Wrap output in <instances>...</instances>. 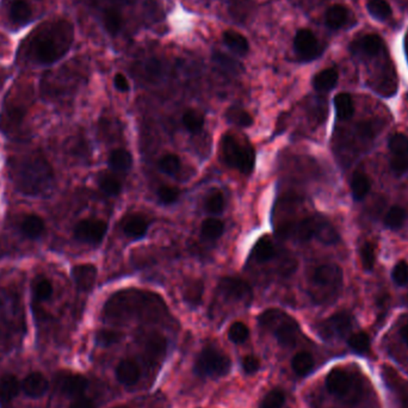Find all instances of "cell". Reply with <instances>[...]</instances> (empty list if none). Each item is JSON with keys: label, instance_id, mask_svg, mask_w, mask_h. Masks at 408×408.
I'll list each match as a JSON object with an SVG mask.
<instances>
[{"label": "cell", "instance_id": "obj_42", "mask_svg": "<svg viewBox=\"0 0 408 408\" xmlns=\"http://www.w3.org/2000/svg\"><path fill=\"white\" fill-rule=\"evenodd\" d=\"M405 220H406L405 209L396 205L388 210L384 217V223L391 230H399L400 227L404 226Z\"/></svg>", "mask_w": 408, "mask_h": 408}, {"label": "cell", "instance_id": "obj_22", "mask_svg": "<svg viewBox=\"0 0 408 408\" xmlns=\"http://www.w3.org/2000/svg\"><path fill=\"white\" fill-rule=\"evenodd\" d=\"M382 47V39L376 34L364 35L351 44V49L353 52L362 54V55H367V57L376 55V54L381 52Z\"/></svg>", "mask_w": 408, "mask_h": 408}, {"label": "cell", "instance_id": "obj_47", "mask_svg": "<svg viewBox=\"0 0 408 408\" xmlns=\"http://www.w3.org/2000/svg\"><path fill=\"white\" fill-rule=\"evenodd\" d=\"M121 339L122 335L118 331H100L96 335L97 343L103 346H110L113 344L118 343Z\"/></svg>", "mask_w": 408, "mask_h": 408}, {"label": "cell", "instance_id": "obj_6", "mask_svg": "<svg viewBox=\"0 0 408 408\" xmlns=\"http://www.w3.org/2000/svg\"><path fill=\"white\" fill-rule=\"evenodd\" d=\"M283 233L295 237L300 241L317 239L326 245L338 243L339 234L335 226L322 216H309L293 226L283 228Z\"/></svg>", "mask_w": 408, "mask_h": 408}, {"label": "cell", "instance_id": "obj_53", "mask_svg": "<svg viewBox=\"0 0 408 408\" xmlns=\"http://www.w3.org/2000/svg\"><path fill=\"white\" fill-rule=\"evenodd\" d=\"M243 371L248 375L256 373L261 368V362L254 356H246L243 360Z\"/></svg>", "mask_w": 408, "mask_h": 408}, {"label": "cell", "instance_id": "obj_10", "mask_svg": "<svg viewBox=\"0 0 408 408\" xmlns=\"http://www.w3.org/2000/svg\"><path fill=\"white\" fill-rule=\"evenodd\" d=\"M219 293L226 300L250 304L253 299L252 288L248 282L238 277H223L217 288Z\"/></svg>", "mask_w": 408, "mask_h": 408}, {"label": "cell", "instance_id": "obj_9", "mask_svg": "<svg viewBox=\"0 0 408 408\" xmlns=\"http://www.w3.org/2000/svg\"><path fill=\"white\" fill-rule=\"evenodd\" d=\"M1 9L6 26L11 30L23 29L35 18V9L31 0H3Z\"/></svg>", "mask_w": 408, "mask_h": 408}, {"label": "cell", "instance_id": "obj_34", "mask_svg": "<svg viewBox=\"0 0 408 408\" xmlns=\"http://www.w3.org/2000/svg\"><path fill=\"white\" fill-rule=\"evenodd\" d=\"M225 230V223L214 219V217H209L207 220H204L202 226H201V234L205 240H216L223 234Z\"/></svg>", "mask_w": 408, "mask_h": 408}, {"label": "cell", "instance_id": "obj_50", "mask_svg": "<svg viewBox=\"0 0 408 408\" xmlns=\"http://www.w3.org/2000/svg\"><path fill=\"white\" fill-rule=\"evenodd\" d=\"M145 73H146L148 78H160L161 75H163V64L156 57L148 59L146 64H145Z\"/></svg>", "mask_w": 408, "mask_h": 408}, {"label": "cell", "instance_id": "obj_44", "mask_svg": "<svg viewBox=\"0 0 408 408\" xmlns=\"http://www.w3.org/2000/svg\"><path fill=\"white\" fill-rule=\"evenodd\" d=\"M349 346L353 351L358 353H367L370 350V338L369 335L365 332H357L350 335L348 339Z\"/></svg>", "mask_w": 408, "mask_h": 408}, {"label": "cell", "instance_id": "obj_43", "mask_svg": "<svg viewBox=\"0 0 408 408\" xmlns=\"http://www.w3.org/2000/svg\"><path fill=\"white\" fill-rule=\"evenodd\" d=\"M286 404V394L282 389L276 388L270 391L261 400L259 408H282Z\"/></svg>", "mask_w": 408, "mask_h": 408}, {"label": "cell", "instance_id": "obj_59", "mask_svg": "<svg viewBox=\"0 0 408 408\" xmlns=\"http://www.w3.org/2000/svg\"><path fill=\"white\" fill-rule=\"evenodd\" d=\"M113 408H129V407H128V406H124V405H121V406H118V407H113Z\"/></svg>", "mask_w": 408, "mask_h": 408}, {"label": "cell", "instance_id": "obj_56", "mask_svg": "<svg viewBox=\"0 0 408 408\" xmlns=\"http://www.w3.org/2000/svg\"><path fill=\"white\" fill-rule=\"evenodd\" d=\"M400 335H401V338H402L405 343L408 345V322L401 327V330H400Z\"/></svg>", "mask_w": 408, "mask_h": 408}, {"label": "cell", "instance_id": "obj_15", "mask_svg": "<svg viewBox=\"0 0 408 408\" xmlns=\"http://www.w3.org/2000/svg\"><path fill=\"white\" fill-rule=\"evenodd\" d=\"M294 48L297 55L304 61H310L320 55V46L317 37L308 29H301L296 33Z\"/></svg>", "mask_w": 408, "mask_h": 408}, {"label": "cell", "instance_id": "obj_39", "mask_svg": "<svg viewBox=\"0 0 408 408\" xmlns=\"http://www.w3.org/2000/svg\"><path fill=\"white\" fill-rule=\"evenodd\" d=\"M367 8L370 15L378 21H386L391 16V5L386 0H369Z\"/></svg>", "mask_w": 408, "mask_h": 408}, {"label": "cell", "instance_id": "obj_2", "mask_svg": "<svg viewBox=\"0 0 408 408\" xmlns=\"http://www.w3.org/2000/svg\"><path fill=\"white\" fill-rule=\"evenodd\" d=\"M167 307L160 296L151 291H118L105 302L103 319L113 324L131 320L158 322L165 317Z\"/></svg>", "mask_w": 408, "mask_h": 408}, {"label": "cell", "instance_id": "obj_14", "mask_svg": "<svg viewBox=\"0 0 408 408\" xmlns=\"http://www.w3.org/2000/svg\"><path fill=\"white\" fill-rule=\"evenodd\" d=\"M57 389L62 394L71 396V398H79L85 396L89 381L83 375L72 373H61L57 378Z\"/></svg>", "mask_w": 408, "mask_h": 408}, {"label": "cell", "instance_id": "obj_3", "mask_svg": "<svg viewBox=\"0 0 408 408\" xmlns=\"http://www.w3.org/2000/svg\"><path fill=\"white\" fill-rule=\"evenodd\" d=\"M9 176L17 192L26 196L44 195L54 183L52 166L37 152L11 158Z\"/></svg>", "mask_w": 408, "mask_h": 408}, {"label": "cell", "instance_id": "obj_13", "mask_svg": "<svg viewBox=\"0 0 408 408\" xmlns=\"http://www.w3.org/2000/svg\"><path fill=\"white\" fill-rule=\"evenodd\" d=\"M391 169L396 176H404L408 171V138L402 133H396L389 139Z\"/></svg>", "mask_w": 408, "mask_h": 408}, {"label": "cell", "instance_id": "obj_48", "mask_svg": "<svg viewBox=\"0 0 408 408\" xmlns=\"http://www.w3.org/2000/svg\"><path fill=\"white\" fill-rule=\"evenodd\" d=\"M158 197L161 203L172 204L179 198V190L177 187L163 185L158 190Z\"/></svg>", "mask_w": 408, "mask_h": 408}, {"label": "cell", "instance_id": "obj_52", "mask_svg": "<svg viewBox=\"0 0 408 408\" xmlns=\"http://www.w3.org/2000/svg\"><path fill=\"white\" fill-rule=\"evenodd\" d=\"M202 283L201 282H194L192 283V286H189L187 288V290H185V300L187 302H190V304H198L201 301V297H202Z\"/></svg>", "mask_w": 408, "mask_h": 408}, {"label": "cell", "instance_id": "obj_40", "mask_svg": "<svg viewBox=\"0 0 408 408\" xmlns=\"http://www.w3.org/2000/svg\"><path fill=\"white\" fill-rule=\"evenodd\" d=\"M225 205H226L225 196L220 190H213L207 196L205 202H204V208L210 214L222 213Z\"/></svg>", "mask_w": 408, "mask_h": 408}, {"label": "cell", "instance_id": "obj_27", "mask_svg": "<svg viewBox=\"0 0 408 408\" xmlns=\"http://www.w3.org/2000/svg\"><path fill=\"white\" fill-rule=\"evenodd\" d=\"M223 42L232 52H234L238 55H245L250 50L248 39L238 31H225L223 33Z\"/></svg>", "mask_w": 408, "mask_h": 408}, {"label": "cell", "instance_id": "obj_5", "mask_svg": "<svg viewBox=\"0 0 408 408\" xmlns=\"http://www.w3.org/2000/svg\"><path fill=\"white\" fill-rule=\"evenodd\" d=\"M221 154L225 164L240 174L248 176L254 169L256 154L252 146L239 135L230 133L222 138Z\"/></svg>", "mask_w": 408, "mask_h": 408}, {"label": "cell", "instance_id": "obj_23", "mask_svg": "<svg viewBox=\"0 0 408 408\" xmlns=\"http://www.w3.org/2000/svg\"><path fill=\"white\" fill-rule=\"evenodd\" d=\"M278 248L270 237H264L252 248V258L257 263H269L277 257Z\"/></svg>", "mask_w": 408, "mask_h": 408}, {"label": "cell", "instance_id": "obj_17", "mask_svg": "<svg viewBox=\"0 0 408 408\" xmlns=\"http://www.w3.org/2000/svg\"><path fill=\"white\" fill-rule=\"evenodd\" d=\"M26 115V109L17 103H8L5 105L3 113L0 115V129L11 134L22 124L23 118Z\"/></svg>", "mask_w": 408, "mask_h": 408}, {"label": "cell", "instance_id": "obj_45", "mask_svg": "<svg viewBox=\"0 0 408 408\" xmlns=\"http://www.w3.org/2000/svg\"><path fill=\"white\" fill-rule=\"evenodd\" d=\"M180 167H182V163L177 154H166L159 160V169L169 176L178 174Z\"/></svg>", "mask_w": 408, "mask_h": 408}, {"label": "cell", "instance_id": "obj_19", "mask_svg": "<svg viewBox=\"0 0 408 408\" xmlns=\"http://www.w3.org/2000/svg\"><path fill=\"white\" fill-rule=\"evenodd\" d=\"M72 277L79 290L90 291L96 284V266L92 264L75 265L72 269Z\"/></svg>", "mask_w": 408, "mask_h": 408}, {"label": "cell", "instance_id": "obj_25", "mask_svg": "<svg viewBox=\"0 0 408 408\" xmlns=\"http://www.w3.org/2000/svg\"><path fill=\"white\" fill-rule=\"evenodd\" d=\"M21 391V383L13 375H4L0 378V405L6 406L12 401Z\"/></svg>", "mask_w": 408, "mask_h": 408}, {"label": "cell", "instance_id": "obj_1", "mask_svg": "<svg viewBox=\"0 0 408 408\" xmlns=\"http://www.w3.org/2000/svg\"><path fill=\"white\" fill-rule=\"evenodd\" d=\"M73 42V24L65 18H55L31 31L19 46L18 55L31 65H54L70 52Z\"/></svg>", "mask_w": 408, "mask_h": 408}, {"label": "cell", "instance_id": "obj_29", "mask_svg": "<svg viewBox=\"0 0 408 408\" xmlns=\"http://www.w3.org/2000/svg\"><path fill=\"white\" fill-rule=\"evenodd\" d=\"M349 11L343 5H333L326 11V24L331 29H339L348 22Z\"/></svg>", "mask_w": 408, "mask_h": 408}, {"label": "cell", "instance_id": "obj_12", "mask_svg": "<svg viewBox=\"0 0 408 408\" xmlns=\"http://www.w3.org/2000/svg\"><path fill=\"white\" fill-rule=\"evenodd\" d=\"M108 232V225L98 219H85L77 223L74 228V238L82 243L97 245L104 239Z\"/></svg>", "mask_w": 408, "mask_h": 408}, {"label": "cell", "instance_id": "obj_28", "mask_svg": "<svg viewBox=\"0 0 408 408\" xmlns=\"http://www.w3.org/2000/svg\"><path fill=\"white\" fill-rule=\"evenodd\" d=\"M339 74L335 68L322 71L313 79V86L317 91H330L338 83Z\"/></svg>", "mask_w": 408, "mask_h": 408}, {"label": "cell", "instance_id": "obj_55", "mask_svg": "<svg viewBox=\"0 0 408 408\" xmlns=\"http://www.w3.org/2000/svg\"><path fill=\"white\" fill-rule=\"evenodd\" d=\"M68 408H96V406L92 400L87 399L85 396H83L73 399Z\"/></svg>", "mask_w": 408, "mask_h": 408}, {"label": "cell", "instance_id": "obj_16", "mask_svg": "<svg viewBox=\"0 0 408 408\" xmlns=\"http://www.w3.org/2000/svg\"><path fill=\"white\" fill-rule=\"evenodd\" d=\"M326 387L331 394L344 398L349 396L353 387V380L348 371L343 369L331 370L330 373L326 378Z\"/></svg>", "mask_w": 408, "mask_h": 408}, {"label": "cell", "instance_id": "obj_57", "mask_svg": "<svg viewBox=\"0 0 408 408\" xmlns=\"http://www.w3.org/2000/svg\"><path fill=\"white\" fill-rule=\"evenodd\" d=\"M111 1L115 3V4L118 5H127L129 4V3H131V0H111Z\"/></svg>", "mask_w": 408, "mask_h": 408}, {"label": "cell", "instance_id": "obj_41", "mask_svg": "<svg viewBox=\"0 0 408 408\" xmlns=\"http://www.w3.org/2000/svg\"><path fill=\"white\" fill-rule=\"evenodd\" d=\"M33 291H34V296L37 300H48L53 294L52 283H50L48 278L39 276V277L35 278V281L33 283Z\"/></svg>", "mask_w": 408, "mask_h": 408}, {"label": "cell", "instance_id": "obj_38", "mask_svg": "<svg viewBox=\"0 0 408 408\" xmlns=\"http://www.w3.org/2000/svg\"><path fill=\"white\" fill-rule=\"evenodd\" d=\"M98 185L105 195L118 196L122 192L121 180L111 174H102L98 179Z\"/></svg>", "mask_w": 408, "mask_h": 408}, {"label": "cell", "instance_id": "obj_32", "mask_svg": "<svg viewBox=\"0 0 408 408\" xmlns=\"http://www.w3.org/2000/svg\"><path fill=\"white\" fill-rule=\"evenodd\" d=\"M225 118L230 123L240 128H248L253 124L252 116L239 106H232L228 109L225 113Z\"/></svg>", "mask_w": 408, "mask_h": 408}, {"label": "cell", "instance_id": "obj_7", "mask_svg": "<svg viewBox=\"0 0 408 408\" xmlns=\"http://www.w3.org/2000/svg\"><path fill=\"white\" fill-rule=\"evenodd\" d=\"M259 325L265 330L272 331L283 348L294 346L300 332V327L293 317L276 308L265 310L259 317Z\"/></svg>", "mask_w": 408, "mask_h": 408}, {"label": "cell", "instance_id": "obj_49", "mask_svg": "<svg viewBox=\"0 0 408 408\" xmlns=\"http://www.w3.org/2000/svg\"><path fill=\"white\" fill-rule=\"evenodd\" d=\"M360 261H362L363 269L367 270V271L373 269L375 250H373V245L365 243L364 246L362 248V250H360Z\"/></svg>", "mask_w": 408, "mask_h": 408}, {"label": "cell", "instance_id": "obj_58", "mask_svg": "<svg viewBox=\"0 0 408 408\" xmlns=\"http://www.w3.org/2000/svg\"><path fill=\"white\" fill-rule=\"evenodd\" d=\"M405 52H406L408 59V31L407 34H406V37H405Z\"/></svg>", "mask_w": 408, "mask_h": 408}, {"label": "cell", "instance_id": "obj_31", "mask_svg": "<svg viewBox=\"0 0 408 408\" xmlns=\"http://www.w3.org/2000/svg\"><path fill=\"white\" fill-rule=\"evenodd\" d=\"M109 165L115 171H128L133 165V156L126 149H115L109 156Z\"/></svg>", "mask_w": 408, "mask_h": 408}, {"label": "cell", "instance_id": "obj_4", "mask_svg": "<svg viewBox=\"0 0 408 408\" xmlns=\"http://www.w3.org/2000/svg\"><path fill=\"white\" fill-rule=\"evenodd\" d=\"M343 287V271L335 264H324L313 271L309 294L315 304H330Z\"/></svg>", "mask_w": 408, "mask_h": 408}, {"label": "cell", "instance_id": "obj_35", "mask_svg": "<svg viewBox=\"0 0 408 408\" xmlns=\"http://www.w3.org/2000/svg\"><path fill=\"white\" fill-rule=\"evenodd\" d=\"M335 106L340 120H349L355 113L353 100L349 93H339L335 97Z\"/></svg>", "mask_w": 408, "mask_h": 408}, {"label": "cell", "instance_id": "obj_18", "mask_svg": "<svg viewBox=\"0 0 408 408\" xmlns=\"http://www.w3.org/2000/svg\"><path fill=\"white\" fill-rule=\"evenodd\" d=\"M145 355L151 362H159L165 356L167 339L158 332H151L145 337Z\"/></svg>", "mask_w": 408, "mask_h": 408}, {"label": "cell", "instance_id": "obj_8", "mask_svg": "<svg viewBox=\"0 0 408 408\" xmlns=\"http://www.w3.org/2000/svg\"><path fill=\"white\" fill-rule=\"evenodd\" d=\"M230 357L214 346H207L201 351L195 362V373L201 378H217L230 373Z\"/></svg>", "mask_w": 408, "mask_h": 408}, {"label": "cell", "instance_id": "obj_33", "mask_svg": "<svg viewBox=\"0 0 408 408\" xmlns=\"http://www.w3.org/2000/svg\"><path fill=\"white\" fill-rule=\"evenodd\" d=\"M370 190V180L367 174L357 171L353 174L351 180V192L353 198L357 201L363 200Z\"/></svg>", "mask_w": 408, "mask_h": 408}, {"label": "cell", "instance_id": "obj_21", "mask_svg": "<svg viewBox=\"0 0 408 408\" xmlns=\"http://www.w3.org/2000/svg\"><path fill=\"white\" fill-rule=\"evenodd\" d=\"M141 376V370L134 360H123L116 368V378L124 386H134Z\"/></svg>", "mask_w": 408, "mask_h": 408}, {"label": "cell", "instance_id": "obj_51", "mask_svg": "<svg viewBox=\"0 0 408 408\" xmlns=\"http://www.w3.org/2000/svg\"><path fill=\"white\" fill-rule=\"evenodd\" d=\"M391 277L398 286H406L408 283V265L405 261H400L393 269Z\"/></svg>", "mask_w": 408, "mask_h": 408}, {"label": "cell", "instance_id": "obj_54", "mask_svg": "<svg viewBox=\"0 0 408 408\" xmlns=\"http://www.w3.org/2000/svg\"><path fill=\"white\" fill-rule=\"evenodd\" d=\"M113 84H115V87L118 89V91L127 92L129 91V89H131V85H129L128 79H127L122 73H118L115 75V78H113Z\"/></svg>", "mask_w": 408, "mask_h": 408}, {"label": "cell", "instance_id": "obj_46", "mask_svg": "<svg viewBox=\"0 0 408 408\" xmlns=\"http://www.w3.org/2000/svg\"><path fill=\"white\" fill-rule=\"evenodd\" d=\"M248 335H250V331H248V326L245 325L243 322H234L228 330V337H230V342H233L234 344L245 343L248 340Z\"/></svg>", "mask_w": 408, "mask_h": 408}, {"label": "cell", "instance_id": "obj_24", "mask_svg": "<svg viewBox=\"0 0 408 408\" xmlns=\"http://www.w3.org/2000/svg\"><path fill=\"white\" fill-rule=\"evenodd\" d=\"M122 230L127 237L139 239L147 233L148 221L144 216L135 214L126 217V220L122 223Z\"/></svg>", "mask_w": 408, "mask_h": 408}, {"label": "cell", "instance_id": "obj_26", "mask_svg": "<svg viewBox=\"0 0 408 408\" xmlns=\"http://www.w3.org/2000/svg\"><path fill=\"white\" fill-rule=\"evenodd\" d=\"M46 230L44 221L35 214L26 215L21 222V232L29 239H37L44 234Z\"/></svg>", "mask_w": 408, "mask_h": 408}, {"label": "cell", "instance_id": "obj_11", "mask_svg": "<svg viewBox=\"0 0 408 408\" xmlns=\"http://www.w3.org/2000/svg\"><path fill=\"white\" fill-rule=\"evenodd\" d=\"M352 327V317L349 313H337L317 325V333L325 340L342 338Z\"/></svg>", "mask_w": 408, "mask_h": 408}, {"label": "cell", "instance_id": "obj_37", "mask_svg": "<svg viewBox=\"0 0 408 408\" xmlns=\"http://www.w3.org/2000/svg\"><path fill=\"white\" fill-rule=\"evenodd\" d=\"M103 26L110 35H116L123 26V18L118 10L106 9L103 13Z\"/></svg>", "mask_w": 408, "mask_h": 408}, {"label": "cell", "instance_id": "obj_36", "mask_svg": "<svg viewBox=\"0 0 408 408\" xmlns=\"http://www.w3.org/2000/svg\"><path fill=\"white\" fill-rule=\"evenodd\" d=\"M183 124L187 128V131L197 134L203 129L204 115L197 110L190 109L183 115Z\"/></svg>", "mask_w": 408, "mask_h": 408}, {"label": "cell", "instance_id": "obj_30", "mask_svg": "<svg viewBox=\"0 0 408 408\" xmlns=\"http://www.w3.org/2000/svg\"><path fill=\"white\" fill-rule=\"evenodd\" d=\"M291 367L295 371L296 375L299 376H307L312 373L314 368V358L312 355L307 351H301L296 353L293 360H291Z\"/></svg>", "mask_w": 408, "mask_h": 408}, {"label": "cell", "instance_id": "obj_20", "mask_svg": "<svg viewBox=\"0 0 408 408\" xmlns=\"http://www.w3.org/2000/svg\"><path fill=\"white\" fill-rule=\"evenodd\" d=\"M48 386V380L44 373L36 371L26 376V380L23 381L22 388L26 396H30L33 399H37L47 393Z\"/></svg>", "mask_w": 408, "mask_h": 408}]
</instances>
